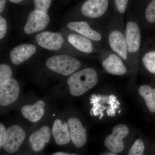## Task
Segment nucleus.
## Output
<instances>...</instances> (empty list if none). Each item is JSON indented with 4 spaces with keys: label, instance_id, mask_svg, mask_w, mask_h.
Listing matches in <instances>:
<instances>
[{
    "label": "nucleus",
    "instance_id": "obj_24",
    "mask_svg": "<svg viewBox=\"0 0 155 155\" xmlns=\"http://www.w3.org/2000/svg\"><path fill=\"white\" fill-rule=\"evenodd\" d=\"M145 150V145L143 142L140 139H137L134 143L130 149L128 155H142Z\"/></svg>",
    "mask_w": 155,
    "mask_h": 155
},
{
    "label": "nucleus",
    "instance_id": "obj_10",
    "mask_svg": "<svg viewBox=\"0 0 155 155\" xmlns=\"http://www.w3.org/2000/svg\"><path fill=\"white\" fill-rule=\"evenodd\" d=\"M136 16L142 28L153 30L155 28V0H143Z\"/></svg>",
    "mask_w": 155,
    "mask_h": 155
},
{
    "label": "nucleus",
    "instance_id": "obj_9",
    "mask_svg": "<svg viewBox=\"0 0 155 155\" xmlns=\"http://www.w3.org/2000/svg\"><path fill=\"white\" fill-rule=\"evenodd\" d=\"M25 137V133L22 127L17 125H12L6 130L2 147L6 152L16 153L19 150Z\"/></svg>",
    "mask_w": 155,
    "mask_h": 155
},
{
    "label": "nucleus",
    "instance_id": "obj_15",
    "mask_svg": "<svg viewBox=\"0 0 155 155\" xmlns=\"http://www.w3.org/2000/svg\"><path fill=\"white\" fill-rule=\"evenodd\" d=\"M71 140L75 147L80 148L86 143L87 134L86 129L81 122L76 118H72L68 120Z\"/></svg>",
    "mask_w": 155,
    "mask_h": 155
},
{
    "label": "nucleus",
    "instance_id": "obj_27",
    "mask_svg": "<svg viewBox=\"0 0 155 155\" xmlns=\"http://www.w3.org/2000/svg\"><path fill=\"white\" fill-rule=\"evenodd\" d=\"M5 127L2 123H0V147H3L6 133Z\"/></svg>",
    "mask_w": 155,
    "mask_h": 155
},
{
    "label": "nucleus",
    "instance_id": "obj_28",
    "mask_svg": "<svg viewBox=\"0 0 155 155\" xmlns=\"http://www.w3.org/2000/svg\"><path fill=\"white\" fill-rule=\"evenodd\" d=\"M6 0H0V13H2L5 8Z\"/></svg>",
    "mask_w": 155,
    "mask_h": 155
},
{
    "label": "nucleus",
    "instance_id": "obj_22",
    "mask_svg": "<svg viewBox=\"0 0 155 155\" xmlns=\"http://www.w3.org/2000/svg\"><path fill=\"white\" fill-rule=\"evenodd\" d=\"M114 8V14L124 20L127 13L130 0H111Z\"/></svg>",
    "mask_w": 155,
    "mask_h": 155
},
{
    "label": "nucleus",
    "instance_id": "obj_19",
    "mask_svg": "<svg viewBox=\"0 0 155 155\" xmlns=\"http://www.w3.org/2000/svg\"><path fill=\"white\" fill-rule=\"evenodd\" d=\"M69 126L66 122L62 123L60 119H56L52 127V134L56 144L62 146L68 144L71 140Z\"/></svg>",
    "mask_w": 155,
    "mask_h": 155
},
{
    "label": "nucleus",
    "instance_id": "obj_13",
    "mask_svg": "<svg viewBox=\"0 0 155 155\" xmlns=\"http://www.w3.org/2000/svg\"><path fill=\"white\" fill-rule=\"evenodd\" d=\"M19 87L17 80L11 78L0 85V105L3 107L13 104L19 96Z\"/></svg>",
    "mask_w": 155,
    "mask_h": 155
},
{
    "label": "nucleus",
    "instance_id": "obj_5",
    "mask_svg": "<svg viewBox=\"0 0 155 155\" xmlns=\"http://www.w3.org/2000/svg\"><path fill=\"white\" fill-rule=\"evenodd\" d=\"M111 0H85L80 5V15L87 19H101L107 17L110 10Z\"/></svg>",
    "mask_w": 155,
    "mask_h": 155
},
{
    "label": "nucleus",
    "instance_id": "obj_6",
    "mask_svg": "<svg viewBox=\"0 0 155 155\" xmlns=\"http://www.w3.org/2000/svg\"><path fill=\"white\" fill-rule=\"evenodd\" d=\"M101 64L103 69L108 74L122 76L127 74L128 67L121 57L109 49L101 50Z\"/></svg>",
    "mask_w": 155,
    "mask_h": 155
},
{
    "label": "nucleus",
    "instance_id": "obj_20",
    "mask_svg": "<svg viewBox=\"0 0 155 155\" xmlns=\"http://www.w3.org/2000/svg\"><path fill=\"white\" fill-rule=\"evenodd\" d=\"M45 103L42 100H39L31 105H25L21 109L22 116L31 122L39 121L45 115Z\"/></svg>",
    "mask_w": 155,
    "mask_h": 155
},
{
    "label": "nucleus",
    "instance_id": "obj_12",
    "mask_svg": "<svg viewBox=\"0 0 155 155\" xmlns=\"http://www.w3.org/2000/svg\"><path fill=\"white\" fill-rule=\"evenodd\" d=\"M143 69L155 75V38H148L142 45L139 59Z\"/></svg>",
    "mask_w": 155,
    "mask_h": 155
},
{
    "label": "nucleus",
    "instance_id": "obj_23",
    "mask_svg": "<svg viewBox=\"0 0 155 155\" xmlns=\"http://www.w3.org/2000/svg\"><path fill=\"white\" fill-rule=\"evenodd\" d=\"M12 73V69L10 66L7 64H1L0 65V85L11 78Z\"/></svg>",
    "mask_w": 155,
    "mask_h": 155
},
{
    "label": "nucleus",
    "instance_id": "obj_25",
    "mask_svg": "<svg viewBox=\"0 0 155 155\" xmlns=\"http://www.w3.org/2000/svg\"><path fill=\"white\" fill-rule=\"evenodd\" d=\"M35 10L47 13L51 7L52 0H33Z\"/></svg>",
    "mask_w": 155,
    "mask_h": 155
},
{
    "label": "nucleus",
    "instance_id": "obj_31",
    "mask_svg": "<svg viewBox=\"0 0 155 155\" xmlns=\"http://www.w3.org/2000/svg\"><path fill=\"white\" fill-rule=\"evenodd\" d=\"M153 31L154 32H155V28H154V29H153Z\"/></svg>",
    "mask_w": 155,
    "mask_h": 155
},
{
    "label": "nucleus",
    "instance_id": "obj_11",
    "mask_svg": "<svg viewBox=\"0 0 155 155\" xmlns=\"http://www.w3.org/2000/svg\"><path fill=\"white\" fill-rule=\"evenodd\" d=\"M50 17L47 13L38 10L31 11L24 28L27 34H31L45 29L48 25Z\"/></svg>",
    "mask_w": 155,
    "mask_h": 155
},
{
    "label": "nucleus",
    "instance_id": "obj_29",
    "mask_svg": "<svg viewBox=\"0 0 155 155\" xmlns=\"http://www.w3.org/2000/svg\"><path fill=\"white\" fill-rule=\"evenodd\" d=\"M14 4H19L22 2L24 0H8Z\"/></svg>",
    "mask_w": 155,
    "mask_h": 155
},
{
    "label": "nucleus",
    "instance_id": "obj_3",
    "mask_svg": "<svg viewBox=\"0 0 155 155\" xmlns=\"http://www.w3.org/2000/svg\"><path fill=\"white\" fill-rule=\"evenodd\" d=\"M98 76L96 70L93 68H84L72 73L67 79L70 94L79 96L91 89L97 83Z\"/></svg>",
    "mask_w": 155,
    "mask_h": 155
},
{
    "label": "nucleus",
    "instance_id": "obj_30",
    "mask_svg": "<svg viewBox=\"0 0 155 155\" xmlns=\"http://www.w3.org/2000/svg\"><path fill=\"white\" fill-rule=\"evenodd\" d=\"M53 155H71L70 154L68 153H65L64 152H57L54 153H53Z\"/></svg>",
    "mask_w": 155,
    "mask_h": 155
},
{
    "label": "nucleus",
    "instance_id": "obj_2",
    "mask_svg": "<svg viewBox=\"0 0 155 155\" xmlns=\"http://www.w3.org/2000/svg\"><path fill=\"white\" fill-rule=\"evenodd\" d=\"M125 34L130 69L136 72L142 47L141 25L136 15H127L125 23Z\"/></svg>",
    "mask_w": 155,
    "mask_h": 155
},
{
    "label": "nucleus",
    "instance_id": "obj_14",
    "mask_svg": "<svg viewBox=\"0 0 155 155\" xmlns=\"http://www.w3.org/2000/svg\"><path fill=\"white\" fill-rule=\"evenodd\" d=\"M35 38L40 46L50 51L61 49L64 42L61 34L51 31L41 32L36 35Z\"/></svg>",
    "mask_w": 155,
    "mask_h": 155
},
{
    "label": "nucleus",
    "instance_id": "obj_21",
    "mask_svg": "<svg viewBox=\"0 0 155 155\" xmlns=\"http://www.w3.org/2000/svg\"><path fill=\"white\" fill-rule=\"evenodd\" d=\"M139 93L143 99L150 112L155 113V88L150 85H141L139 88Z\"/></svg>",
    "mask_w": 155,
    "mask_h": 155
},
{
    "label": "nucleus",
    "instance_id": "obj_7",
    "mask_svg": "<svg viewBox=\"0 0 155 155\" xmlns=\"http://www.w3.org/2000/svg\"><path fill=\"white\" fill-rule=\"evenodd\" d=\"M67 26L70 30L87 38L97 45L105 41L106 32L101 29L93 28L88 22L84 20L69 22Z\"/></svg>",
    "mask_w": 155,
    "mask_h": 155
},
{
    "label": "nucleus",
    "instance_id": "obj_16",
    "mask_svg": "<svg viewBox=\"0 0 155 155\" xmlns=\"http://www.w3.org/2000/svg\"><path fill=\"white\" fill-rule=\"evenodd\" d=\"M68 41L74 48L80 52L90 54L101 50L97 48V44L94 42L78 34H70L68 35Z\"/></svg>",
    "mask_w": 155,
    "mask_h": 155
},
{
    "label": "nucleus",
    "instance_id": "obj_18",
    "mask_svg": "<svg viewBox=\"0 0 155 155\" xmlns=\"http://www.w3.org/2000/svg\"><path fill=\"white\" fill-rule=\"evenodd\" d=\"M36 48L34 45H19L11 50L10 54L11 62L18 65L27 61L36 52Z\"/></svg>",
    "mask_w": 155,
    "mask_h": 155
},
{
    "label": "nucleus",
    "instance_id": "obj_26",
    "mask_svg": "<svg viewBox=\"0 0 155 155\" xmlns=\"http://www.w3.org/2000/svg\"><path fill=\"white\" fill-rule=\"evenodd\" d=\"M7 30V23L5 19L0 16V39H2L5 36Z\"/></svg>",
    "mask_w": 155,
    "mask_h": 155
},
{
    "label": "nucleus",
    "instance_id": "obj_4",
    "mask_svg": "<svg viewBox=\"0 0 155 155\" xmlns=\"http://www.w3.org/2000/svg\"><path fill=\"white\" fill-rule=\"evenodd\" d=\"M46 65L50 70L64 76H68L75 72L81 66L79 60L71 56L57 55L49 58Z\"/></svg>",
    "mask_w": 155,
    "mask_h": 155
},
{
    "label": "nucleus",
    "instance_id": "obj_17",
    "mask_svg": "<svg viewBox=\"0 0 155 155\" xmlns=\"http://www.w3.org/2000/svg\"><path fill=\"white\" fill-rule=\"evenodd\" d=\"M51 131L49 127L42 126L35 131L29 137V141L31 149L35 152H39L43 149L51 139Z\"/></svg>",
    "mask_w": 155,
    "mask_h": 155
},
{
    "label": "nucleus",
    "instance_id": "obj_8",
    "mask_svg": "<svg viewBox=\"0 0 155 155\" xmlns=\"http://www.w3.org/2000/svg\"><path fill=\"white\" fill-rule=\"evenodd\" d=\"M129 128L125 124H119L114 127L112 133L106 137L105 146L111 152L118 153L124 149L123 139L129 134Z\"/></svg>",
    "mask_w": 155,
    "mask_h": 155
},
{
    "label": "nucleus",
    "instance_id": "obj_1",
    "mask_svg": "<svg viewBox=\"0 0 155 155\" xmlns=\"http://www.w3.org/2000/svg\"><path fill=\"white\" fill-rule=\"evenodd\" d=\"M124 20L113 14L106 32L105 42L109 49L116 53L130 66L127 51Z\"/></svg>",
    "mask_w": 155,
    "mask_h": 155
}]
</instances>
